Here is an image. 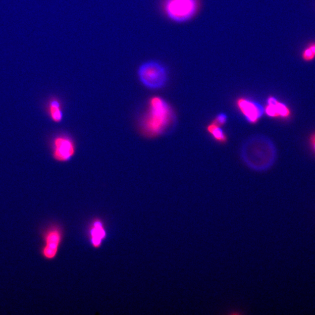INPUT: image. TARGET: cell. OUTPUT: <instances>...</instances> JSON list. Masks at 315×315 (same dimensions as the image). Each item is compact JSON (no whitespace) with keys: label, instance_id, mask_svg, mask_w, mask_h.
I'll return each instance as SVG.
<instances>
[{"label":"cell","instance_id":"cell-1","mask_svg":"<svg viewBox=\"0 0 315 315\" xmlns=\"http://www.w3.org/2000/svg\"><path fill=\"white\" fill-rule=\"evenodd\" d=\"M240 156L250 170L264 172L270 170L275 164L277 151L271 138L265 134H254L243 142Z\"/></svg>","mask_w":315,"mask_h":315},{"label":"cell","instance_id":"cell-2","mask_svg":"<svg viewBox=\"0 0 315 315\" xmlns=\"http://www.w3.org/2000/svg\"><path fill=\"white\" fill-rule=\"evenodd\" d=\"M173 112L166 100L160 97H152L149 100L147 114L142 122L144 133L149 137L163 134L173 122Z\"/></svg>","mask_w":315,"mask_h":315},{"label":"cell","instance_id":"cell-3","mask_svg":"<svg viewBox=\"0 0 315 315\" xmlns=\"http://www.w3.org/2000/svg\"><path fill=\"white\" fill-rule=\"evenodd\" d=\"M137 76L142 85L150 89H159L166 86L168 72L166 66L155 60H149L141 64Z\"/></svg>","mask_w":315,"mask_h":315},{"label":"cell","instance_id":"cell-4","mask_svg":"<svg viewBox=\"0 0 315 315\" xmlns=\"http://www.w3.org/2000/svg\"><path fill=\"white\" fill-rule=\"evenodd\" d=\"M198 0H165L164 11L170 20L182 23L196 16Z\"/></svg>","mask_w":315,"mask_h":315},{"label":"cell","instance_id":"cell-5","mask_svg":"<svg viewBox=\"0 0 315 315\" xmlns=\"http://www.w3.org/2000/svg\"><path fill=\"white\" fill-rule=\"evenodd\" d=\"M63 235L62 227L56 223L50 224L41 230L40 236L43 243L40 248V254L44 259L52 260L57 257Z\"/></svg>","mask_w":315,"mask_h":315},{"label":"cell","instance_id":"cell-6","mask_svg":"<svg viewBox=\"0 0 315 315\" xmlns=\"http://www.w3.org/2000/svg\"><path fill=\"white\" fill-rule=\"evenodd\" d=\"M52 155L59 162H67L72 159L76 152V146L72 138L62 135L56 137L52 144Z\"/></svg>","mask_w":315,"mask_h":315},{"label":"cell","instance_id":"cell-7","mask_svg":"<svg viewBox=\"0 0 315 315\" xmlns=\"http://www.w3.org/2000/svg\"><path fill=\"white\" fill-rule=\"evenodd\" d=\"M237 105L239 111L251 123H256L264 114V108L254 101L241 98L238 100Z\"/></svg>","mask_w":315,"mask_h":315},{"label":"cell","instance_id":"cell-8","mask_svg":"<svg viewBox=\"0 0 315 315\" xmlns=\"http://www.w3.org/2000/svg\"><path fill=\"white\" fill-rule=\"evenodd\" d=\"M88 232L89 241L92 247L95 249L99 248L107 237L103 221L99 219L93 220L89 224Z\"/></svg>","mask_w":315,"mask_h":315},{"label":"cell","instance_id":"cell-9","mask_svg":"<svg viewBox=\"0 0 315 315\" xmlns=\"http://www.w3.org/2000/svg\"><path fill=\"white\" fill-rule=\"evenodd\" d=\"M270 117L287 118L291 115L290 109L286 104L279 102L275 97H270L265 110Z\"/></svg>","mask_w":315,"mask_h":315},{"label":"cell","instance_id":"cell-10","mask_svg":"<svg viewBox=\"0 0 315 315\" xmlns=\"http://www.w3.org/2000/svg\"><path fill=\"white\" fill-rule=\"evenodd\" d=\"M48 112L52 121L56 123L62 122L63 114L61 103L58 99L52 98L49 101L48 103Z\"/></svg>","mask_w":315,"mask_h":315},{"label":"cell","instance_id":"cell-11","mask_svg":"<svg viewBox=\"0 0 315 315\" xmlns=\"http://www.w3.org/2000/svg\"><path fill=\"white\" fill-rule=\"evenodd\" d=\"M207 131L217 141L225 142L227 141V136L220 126L215 123L210 124L207 127Z\"/></svg>","mask_w":315,"mask_h":315},{"label":"cell","instance_id":"cell-12","mask_svg":"<svg viewBox=\"0 0 315 315\" xmlns=\"http://www.w3.org/2000/svg\"><path fill=\"white\" fill-rule=\"evenodd\" d=\"M301 58L305 63L312 62L315 60V41L306 45L301 52Z\"/></svg>","mask_w":315,"mask_h":315},{"label":"cell","instance_id":"cell-13","mask_svg":"<svg viewBox=\"0 0 315 315\" xmlns=\"http://www.w3.org/2000/svg\"><path fill=\"white\" fill-rule=\"evenodd\" d=\"M227 121V116L225 114H220L216 116L214 123L219 126H222L226 124Z\"/></svg>","mask_w":315,"mask_h":315},{"label":"cell","instance_id":"cell-14","mask_svg":"<svg viewBox=\"0 0 315 315\" xmlns=\"http://www.w3.org/2000/svg\"><path fill=\"white\" fill-rule=\"evenodd\" d=\"M309 142L311 148L315 153V132L311 135L309 138Z\"/></svg>","mask_w":315,"mask_h":315}]
</instances>
